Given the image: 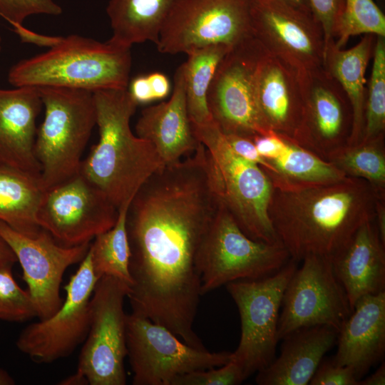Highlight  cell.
Returning <instances> with one entry per match:
<instances>
[{
	"mask_svg": "<svg viewBox=\"0 0 385 385\" xmlns=\"http://www.w3.org/2000/svg\"><path fill=\"white\" fill-rule=\"evenodd\" d=\"M376 197L362 179L297 190L274 188L268 215L292 259L310 255L333 257L356 231L375 215Z\"/></svg>",
	"mask_w": 385,
	"mask_h": 385,
	"instance_id": "1",
	"label": "cell"
},
{
	"mask_svg": "<svg viewBox=\"0 0 385 385\" xmlns=\"http://www.w3.org/2000/svg\"><path fill=\"white\" fill-rule=\"evenodd\" d=\"M93 93L99 138L82 160L79 172L119 210L165 165L153 144L130 128V120L138 105L127 88Z\"/></svg>",
	"mask_w": 385,
	"mask_h": 385,
	"instance_id": "2",
	"label": "cell"
},
{
	"mask_svg": "<svg viewBox=\"0 0 385 385\" xmlns=\"http://www.w3.org/2000/svg\"><path fill=\"white\" fill-rule=\"evenodd\" d=\"M130 48L73 34L60 37L41 53L11 67L8 81L14 87H63L94 92L128 88Z\"/></svg>",
	"mask_w": 385,
	"mask_h": 385,
	"instance_id": "3",
	"label": "cell"
},
{
	"mask_svg": "<svg viewBox=\"0 0 385 385\" xmlns=\"http://www.w3.org/2000/svg\"><path fill=\"white\" fill-rule=\"evenodd\" d=\"M191 125L207 150L219 200L240 229L255 240L280 242L268 215L273 186L266 173L237 155L213 120L204 125Z\"/></svg>",
	"mask_w": 385,
	"mask_h": 385,
	"instance_id": "4",
	"label": "cell"
},
{
	"mask_svg": "<svg viewBox=\"0 0 385 385\" xmlns=\"http://www.w3.org/2000/svg\"><path fill=\"white\" fill-rule=\"evenodd\" d=\"M45 108L37 128L34 153L41 166L40 182L48 190L78 174L83 153L96 125L93 92L38 88Z\"/></svg>",
	"mask_w": 385,
	"mask_h": 385,
	"instance_id": "5",
	"label": "cell"
},
{
	"mask_svg": "<svg viewBox=\"0 0 385 385\" xmlns=\"http://www.w3.org/2000/svg\"><path fill=\"white\" fill-rule=\"evenodd\" d=\"M290 259L281 242L267 243L245 235L220 200L197 254L202 294L231 282L273 274Z\"/></svg>",
	"mask_w": 385,
	"mask_h": 385,
	"instance_id": "6",
	"label": "cell"
},
{
	"mask_svg": "<svg viewBox=\"0 0 385 385\" xmlns=\"http://www.w3.org/2000/svg\"><path fill=\"white\" fill-rule=\"evenodd\" d=\"M297 268V261L291 258L273 274L226 284L241 321L240 340L231 360L241 368L246 379L274 359L279 341V309L284 290Z\"/></svg>",
	"mask_w": 385,
	"mask_h": 385,
	"instance_id": "7",
	"label": "cell"
},
{
	"mask_svg": "<svg viewBox=\"0 0 385 385\" xmlns=\"http://www.w3.org/2000/svg\"><path fill=\"white\" fill-rule=\"evenodd\" d=\"M130 287L111 276L96 284L89 303L88 334L80 352L77 371L90 385H125L127 356L124 299Z\"/></svg>",
	"mask_w": 385,
	"mask_h": 385,
	"instance_id": "8",
	"label": "cell"
},
{
	"mask_svg": "<svg viewBox=\"0 0 385 385\" xmlns=\"http://www.w3.org/2000/svg\"><path fill=\"white\" fill-rule=\"evenodd\" d=\"M126 344L133 385H173L182 374L221 366L232 357L230 351L191 346L166 327L133 312L127 314Z\"/></svg>",
	"mask_w": 385,
	"mask_h": 385,
	"instance_id": "9",
	"label": "cell"
},
{
	"mask_svg": "<svg viewBox=\"0 0 385 385\" xmlns=\"http://www.w3.org/2000/svg\"><path fill=\"white\" fill-rule=\"evenodd\" d=\"M250 0H180L156 43L162 53L188 54L212 45L234 47L253 36Z\"/></svg>",
	"mask_w": 385,
	"mask_h": 385,
	"instance_id": "10",
	"label": "cell"
},
{
	"mask_svg": "<svg viewBox=\"0 0 385 385\" xmlns=\"http://www.w3.org/2000/svg\"><path fill=\"white\" fill-rule=\"evenodd\" d=\"M302 260L283 294L279 340L297 329L314 326L330 327L339 333L352 312L331 258L310 255Z\"/></svg>",
	"mask_w": 385,
	"mask_h": 385,
	"instance_id": "11",
	"label": "cell"
},
{
	"mask_svg": "<svg viewBox=\"0 0 385 385\" xmlns=\"http://www.w3.org/2000/svg\"><path fill=\"white\" fill-rule=\"evenodd\" d=\"M118 208L80 172L44 190L36 220L61 245L90 243L115 224Z\"/></svg>",
	"mask_w": 385,
	"mask_h": 385,
	"instance_id": "12",
	"label": "cell"
},
{
	"mask_svg": "<svg viewBox=\"0 0 385 385\" xmlns=\"http://www.w3.org/2000/svg\"><path fill=\"white\" fill-rule=\"evenodd\" d=\"M263 46L253 36L232 47L220 63L207 94L212 120L224 134L253 140L271 133L256 104L254 76Z\"/></svg>",
	"mask_w": 385,
	"mask_h": 385,
	"instance_id": "13",
	"label": "cell"
},
{
	"mask_svg": "<svg viewBox=\"0 0 385 385\" xmlns=\"http://www.w3.org/2000/svg\"><path fill=\"white\" fill-rule=\"evenodd\" d=\"M98 280L88 251L64 287L66 296L61 306L49 317L26 326L16 339L18 349L43 364L72 354L88 334L90 299Z\"/></svg>",
	"mask_w": 385,
	"mask_h": 385,
	"instance_id": "14",
	"label": "cell"
},
{
	"mask_svg": "<svg viewBox=\"0 0 385 385\" xmlns=\"http://www.w3.org/2000/svg\"><path fill=\"white\" fill-rule=\"evenodd\" d=\"M253 36L297 72L323 66L322 27L309 9L287 0H250Z\"/></svg>",
	"mask_w": 385,
	"mask_h": 385,
	"instance_id": "15",
	"label": "cell"
},
{
	"mask_svg": "<svg viewBox=\"0 0 385 385\" xmlns=\"http://www.w3.org/2000/svg\"><path fill=\"white\" fill-rule=\"evenodd\" d=\"M0 235L14 251L23 270L38 319H45L61 306L60 287L68 267L81 262L91 243L66 247L41 228L35 236L19 232L0 220Z\"/></svg>",
	"mask_w": 385,
	"mask_h": 385,
	"instance_id": "16",
	"label": "cell"
},
{
	"mask_svg": "<svg viewBox=\"0 0 385 385\" xmlns=\"http://www.w3.org/2000/svg\"><path fill=\"white\" fill-rule=\"evenodd\" d=\"M298 77L304 106L298 144L326 160L347 144L352 127L351 103L323 66L298 72Z\"/></svg>",
	"mask_w": 385,
	"mask_h": 385,
	"instance_id": "17",
	"label": "cell"
},
{
	"mask_svg": "<svg viewBox=\"0 0 385 385\" xmlns=\"http://www.w3.org/2000/svg\"><path fill=\"white\" fill-rule=\"evenodd\" d=\"M254 92L267 129L298 144L304 109L298 72L263 47L255 71Z\"/></svg>",
	"mask_w": 385,
	"mask_h": 385,
	"instance_id": "18",
	"label": "cell"
},
{
	"mask_svg": "<svg viewBox=\"0 0 385 385\" xmlns=\"http://www.w3.org/2000/svg\"><path fill=\"white\" fill-rule=\"evenodd\" d=\"M42 101L38 88H0V164L40 177L34 144Z\"/></svg>",
	"mask_w": 385,
	"mask_h": 385,
	"instance_id": "19",
	"label": "cell"
},
{
	"mask_svg": "<svg viewBox=\"0 0 385 385\" xmlns=\"http://www.w3.org/2000/svg\"><path fill=\"white\" fill-rule=\"evenodd\" d=\"M135 133L153 144L165 165L179 161L200 145L188 113L183 64L175 71L170 100L144 108Z\"/></svg>",
	"mask_w": 385,
	"mask_h": 385,
	"instance_id": "20",
	"label": "cell"
},
{
	"mask_svg": "<svg viewBox=\"0 0 385 385\" xmlns=\"http://www.w3.org/2000/svg\"><path fill=\"white\" fill-rule=\"evenodd\" d=\"M337 342L333 361L351 368L360 381L384 354L385 291L357 300Z\"/></svg>",
	"mask_w": 385,
	"mask_h": 385,
	"instance_id": "21",
	"label": "cell"
},
{
	"mask_svg": "<svg viewBox=\"0 0 385 385\" xmlns=\"http://www.w3.org/2000/svg\"><path fill=\"white\" fill-rule=\"evenodd\" d=\"M331 260L352 310L361 297L385 291V245L374 218L364 222Z\"/></svg>",
	"mask_w": 385,
	"mask_h": 385,
	"instance_id": "22",
	"label": "cell"
},
{
	"mask_svg": "<svg viewBox=\"0 0 385 385\" xmlns=\"http://www.w3.org/2000/svg\"><path fill=\"white\" fill-rule=\"evenodd\" d=\"M338 332L327 326L297 329L286 336L279 356L259 371V385L309 384L325 355L336 344Z\"/></svg>",
	"mask_w": 385,
	"mask_h": 385,
	"instance_id": "23",
	"label": "cell"
},
{
	"mask_svg": "<svg viewBox=\"0 0 385 385\" xmlns=\"http://www.w3.org/2000/svg\"><path fill=\"white\" fill-rule=\"evenodd\" d=\"M376 36L365 34L354 47L344 50L332 41L324 51L323 67L341 85L351 103L352 127L348 145L361 142L366 96L365 73L373 56Z\"/></svg>",
	"mask_w": 385,
	"mask_h": 385,
	"instance_id": "24",
	"label": "cell"
},
{
	"mask_svg": "<svg viewBox=\"0 0 385 385\" xmlns=\"http://www.w3.org/2000/svg\"><path fill=\"white\" fill-rule=\"evenodd\" d=\"M180 0H109L106 8L113 43L131 48L134 43L156 44L160 29Z\"/></svg>",
	"mask_w": 385,
	"mask_h": 385,
	"instance_id": "25",
	"label": "cell"
},
{
	"mask_svg": "<svg viewBox=\"0 0 385 385\" xmlns=\"http://www.w3.org/2000/svg\"><path fill=\"white\" fill-rule=\"evenodd\" d=\"M277 158L267 160L272 171L266 173L274 188L297 190L342 181L347 176L327 160L291 140Z\"/></svg>",
	"mask_w": 385,
	"mask_h": 385,
	"instance_id": "26",
	"label": "cell"
},
{
	"mask_svg": "<svg viewBox=\"0 0 385 385\" xmlns=\"http://www.w3.org/2000/svg\"><path fill=\"white\" fill-rule=\"evenodd\" d=\"M44 190L40 177L0 164V220L14 230L35 236L36 213Z\"/></svg>",
	"mask_w": 385,
	"mask_h": 385,
	"instance_id": "27",
	"label": "cell"
},
{
	"mask_svg": "<svg viewBox=\"0 0 385 385\" xmlns=\"http://www.w3.org/2000/svg\"><path fill=\"white\" fill-rule=\"evenodd\" d=\"M225 45H212L195 50L183 63L185 97L188 115L192 125H204L212 120L207 94L215 71L227 52Z\"/></svg>",
	"mask_w": 385,
	"mask_h": 385,
	"instance_id": "28",
	"label": "cell"
},
{
	"mask_svg": "<svg viewBox=\"0 0 385 385\" xmlns=\"http://www.w3.org/2000/svg\"><path fill=\"white\" fill-rule=\"evenodd\" d=\"M385 135L354 145H345L329 153L327 160L347 177L362 179L376 197L385 198Z\"/></svg>",
	"mask_w": 385,
	"mask_h": 385,
	"instance_id": "29",
	"label": "cell"
},
{
	"mask_svg": "<svg viewBox=\"0 0 385 385\" xmlns=\"http://www.w3.org/2000/svg\"><path fill=\"white\" fill-rule=\"evenodd\" d=\"M129 205L118 210V217L113 227L94 237L90 244L93 272L99 279L111 276L132 286L129 271L130 250L126 230V214Z\"/></svg>",
	"mask_w": 385,
	"mask_h": 385,
	"instance_id": "30",
	"label": "cell"
},
{
	"mask_svg": "<svg viewBox=\"0 0 385 385\" xmlns=\"http://www.w3.org/2000/svg\"><path fill=\"white\" fill-rule=\"evenodd\" d=\"M362 34L385 37L384 14L373 0H344L333 31L335 46L343 48L351 36Z\"/></svg>",
	"mask_w": 385,
	"mask_h": 385,
	"instance_id": "31",
	"label": "cell"
},
{
	"mask_svg": "<svg viewBox=\"0 0 385 385\" xmlns=\"http://www.w3.org/2000/svg\"><path fill=\"white\" fill-rule=\"evenodd\" d=\"M385 135V37L377 36L366 89L364 128L361 141Z\"/></svg>",
	"mask_w": 385,
	"mask_h": 385,
	"instance_id": "32",
	"label": "cell"
},
{
	"mask_svg": "<svg viewBox=\"0 0 385 385\" xmlns=\"http://www.w3.org/2000/svg\"><path fill=\"white\" fill-rule=\"evenodd\" d=\"M13 264H0V320L23 322L36 317L28 289H23L12 274Z\"/></svg>",
	"mask_w": 385,
	"mask_h": 385,
	"instance_id": "33",
	"label": "cell"
},
{
	"mask_svg": "<svg viewBox=\"0 0 385 385\" xmlns=\"http://www.w3.org/2000/svg\"><path fill=\"white\" fill-rule=\"evenodd\" d=\"M62 9L53 0H0V16L14 28V31L24 42L37 44L41 34L34 33L23 26L29 16L46 14L58 16Z\"/></svg>",
	"mask_w": 385,
	"mask_h": 385,
	"instance_id": "34",
	"label": "cell"
},
{
	"mask_svg": "<svg viewBox=\"0 0 385 385\" xmlns=\"http://www.w3.org/2000/svg\"><path fill=\"white\" fill-rule=\"evenodd\" d=\"M245 379L241 368L230 360L219 368L213 367L182 374L174 380L173 385H237Z\"/></svg>",
	"mask_w": 385,
	"mask_h": 385,
	"instance_id": "35",
	"label": "cell"
},
{
	"mask_svg": "<svg viewBox=\"0 0 385 385\" xmlns=\"http://www.w3.org/2000/svg\"><path fill=\"white\" fill-rule=\"evenodd\" d=\"M309 384L359 385V380L349 366L336 364L333 359L320 363Z\"/></svg>",
	"mask_w": 385,
	"mask_h": 385,
	"instance_id": "36",
	"label": "cell"
},
{
	"mask_svg": "<svg viewBox=\"0 0 385 385\" xmlns=\"http://www.w3.org/2000/svg\"><path fill=\"white\" fill-rule=\"evenodd\" d=\"M312 12L320 23L324 39V51L334 39L333 31L342 14L344 0H307Z\"/></svg>",
	"mask_w": 385,
	"mask_h": 385,
	"instance_id": "37",
	"label": "cell"
},
{
	"mask_svg": "<svg viewBox=\"0 0 385 385\" xmlns=\"http://www.w3.org/2000/svg\"><path fill=\"white\" fill-rule=\"evenodd\" d=\"M224 135L230 147L237 155L259 165L266 173L272 171V165L260 155L252 140L233 134Z\"/></svg>",
	"mask_w": 385,
	"mask_h": 385,
	"instance_id": "38",
	"label": "cell"
},
{
	"mask_svg": "<svg viewBox=\"0 0 385 385\" xmlns=\"http://www.w3.org/2000/svg\"><path fill=\"white\" fill-rule=\"evenodd\" d=\"M252 140L258 153L265 160L277 158L285 145L284 139L274 133L257 136Z\"/></svg>",
	"mask_w": 385,
	"mask_h": 385,
	"instance_id": "39",
	"label": "cell"
},
{
	"mask_svg": "<svg viewBox=\"0 0 385 385\" xmlns=\"http://www.w3.org/2000/svg\"><path fill=\"white\" fill-rule=\"evenodd\" d=\"M127 89L138 105L155 101L148 75L138 76L132 79L129 81Z\"/></svg>",
	"mask_w": 385,
	"mask_h": 385,
	"instance_id": "40",
	"label": "cell"
},
{
	"mask_svg": "<svg viewBox=\"0 0 385 385\" xmlns=\"http://www.w3.org/2000/svg\"><path fill=\"white\" fill-rule=\"evenodd\" d=\"M150 83L155 101L166 98L170 91V83L168 78L160 72H154L148 75Z\"/></svg>",
	"mask_w": 385,
	"mask_h": 385,
	"instance_id": "41",
	"label": "cell"
},
{
	"mask_svg": "<svg viewBox=\"0 0 385 385\" xmlns=\"http://www.w3.org/2000/svg\"><path fill=\"white\" fill-rule=\"evenodd\" d=\"M374 220L379 235L385 245V198L376 197Z\"/></svg>",
	"mask_w": 385,
	"mask_h": 385,
	"instance_id": "42",
	"label": "cell"
},
{
	"mask_svg": "<svg viewBox=\"0 0 385 385\" xmlns=\"http://www.w3.org/2000/svg\"><path fill=\"white\" fill-rule=\"evenodd\" d=\"M385 384V364L383 363L369 376L359 381V385H384Z\"/></svg>",
	"mask_w": 385,
	"mask_h": 385,
	"instance_id": "43",
	"label": "cell"
},
{
	"mask_svg": "<svg viewBox=\"0 0 385 385\" xmlns=\"http://www.w3.org/2000/svg\"><path fill=\"white\" fill-rule=\"evenodd\" d=\"M17 262L16 257L7 242L0 235V264Z\"/></svg>",
	"mask_w": 385,
	"mask_h": 385,
	"instance_id": "44",
	"label": "cell"
},
{
	"mask_svg": "<svg viewBox=\"0 0 385 385\" xmlns=\"http://www.w3.org/2000/svg\"><path fill=\"white\" fill-rule=\"evenodd\" d=\"M59 384L61 385H86L88 384V382L86 378L76 371L71 376H68L67 378L62 380Z\"/></svg>",
	"mask_w": 385,
	"mask_h": 385,
	"instance_id": "45",
	"label": "cell"
},
{
	"mask_svg": "<svg viewBox=\"0 0 385 385\" xmlns=\"http://www.w3.org/2000/svg\"><path fill=\"white\" fill-rule=\"evenodd\" d=\"M15 384L13 377L6 370L0 367V385H14Z\"/></svg>",
	"mask_w": 385,
	"mask_h": 385,
	"instance_id": "46",
	"label": "cell"
},
{
	"mask_svg": "<svg viewBox=\"0 0 385 385\" xmlns=\"http://www.w3.org/2000/svg\"><path fill=\"white\" fill-rule=\"evenodd\" d=\"M287 1L296 4V5L299 6H300V7H302L304 9L311 10L309 4L307 0H287Z\"/></svg>",
	"mask_w": 385,
	"mask_h": 385,
	"instance_id": "47",
	"label": "cell"
},
{
	"mask_svg": "<svg viewBox=\"0 0 385 385\" xmlns=\"http://www.w3.org/2000/svg\"><path fill=\"white\" fill-rule=\"evenodd\" d=\"M1 36H0V54H1Z\"/></svg>",
	"mask_w": 385,
	"mask_h": 385,
	"instance_id": "48",
	"label": "cell"
}]
</instances>
